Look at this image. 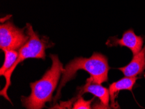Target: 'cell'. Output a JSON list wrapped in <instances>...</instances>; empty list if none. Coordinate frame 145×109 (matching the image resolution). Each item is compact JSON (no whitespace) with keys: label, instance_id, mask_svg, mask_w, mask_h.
Here are the masks:
<instances>
[{"label":"cell","instance_id":"1","mask_svg":"<svg viewBox=\"0 0 145 109\" xmlns=\"http://www.w3.org/2000/svg\"><path fill=\"white\" fill-rule=\"evenodd\" d=\"M51 68L46 71L42 79L30 83L31 93L28 97H22L21 101L24 107L28 109H41L46 102H50L52 95L57 85L64 67L57 55L52 54Z\"/></svg>","mask_w":145,"mask_h":109},{"label":"cell","instance_id":"2","mask_svg":"<svg viewBox=\"0 0 145 109\" xmlns=\"http://www.w3.org/2000/svg\"><path fill=\"white\" fill-rule=\"evenodd\" d=\"M79 70H84L89 73L93 79V83L102 84L108 81L109 66L105 55L100 53L94 52L89 58L76 57L70 61L63 71L62 79L55 101L60 96L61 89L68 82L75 78L77 71Z\"/></svg>","mask_w":145,"mask_h":109},{"label":"cell","instance_id":"3","mask_svg":"<svg viewBox=\"0 0 145 109\" xmlns=\"http://www.w3.org/2000/svg\"><path fill=\"white\" fill-rule=\"evenodd\" d=\"M26 30H27V33L29 35V38L28 41L19 49L18 57L14 65L3 75L6 79V84L3 90H1L0 94L10 102L11 101L8 98L7 90L11 84L10 78H11L12 73L16 69V66L25 59L39 58L44 59L46 57L45 50L47 48V44H46L45 41L40 39L38 35L33 30L32 26L30 24H27Z\"/></svg>","mask_w":145,"mask_h":109},{"label":"cell","instance_id":"4","mask_svg":"<svg viewBox=\"0 0 145 109\" xmlns=\"http://www.w3.org/2000/svg\"><path fill=\"white\" fill-rule=\"evenodd\" d=\"M29 38L22 29L16 28L8 22L0 26V48L2 50L20 49Z\"/></svg>","mask_w":145,"mask_h":109},{"label":"cell","instance_id":"5","mask_svg":"<svg viewBox=\"0 0 145 109\" xmlns=\"http://www.w3.org/2000/svg\"><path fill=\"white\" fill-rule=\"evenodd\" d=\"M111 44L112 46H126L132 52L133 55H135L142 49L143 39L136 35L132 30H129L123 33L121 39L114 38Z\"/></svg>","mask_w":145,"mask_h":109},{"label":"cell","instance_id":"6","mask_svg":"<svg viewBox=\"0 0 145 109\" xmlns=\"http://www.w3.org/2000/svg\"><path fill=\"white\" fill-rule=\"evenodd\" d=\"M125 77H137L143 73L145 69V46L137 54L133 55V59L126 66L118 68Z\"/></svg>","mask_w":145,"mask_h":109},{"label":"cell","instance_id":"7","mask_svg":"<svg viewBox=\"0 0 145 109\" xmlns=\"http://www.w3.org/2000/svg\"><path fill=\"white\" fill-rule=\"evenodd\" d=\"M81 92L92 93L100 100L102 106H104V108L109 106V99H110L109 90L101 85L100 84L93 83L92 77H90L87 80L85 85L81 88Z\"/></svg>","mask_w":145,"mask_h":109},{"label":"cell","instance_id":"8","mask_svg":"<svg viewBox=\"0 0 145 109\" xmlns=\"http://www.w3.org/2000/svg\"><path fill=\"white\" fill-rule=\"evenodd\" d=\"M139 78L137 77H125L119 81L113 82L109 85V90L112 105L113 106V104H115V99L120 91L125 90H129L131 92L132 91L133 86L135 85L136 81Z\"/></svg>","mask_w":145,"mask_h":109},{"label":"cell","instance_id":"9","mask_svg":"<svg viewBox=\"0 0 145 109\" xmlns=\"http://www.w3.org/2000/svg\"><path fill=\"white\" fill-rule=\"evenodd\" d=\"M3 52L5 53V60L3 65L0 69L1 76H3L7 71L12 67L18 57V53L15 50H3Z\"/></svg>","mask_w":145,"mask_h":109},{"label":"cell","instance_id":"10","mask_svg":"<svg viewBox=\"0 0 145 109\" xmlns=\"http://www.w3.org/2000/svg\"><path fill=\"white\" fill-rule=\"evenodd\" d=\"M94 99L90 100V101H85L83 97H80L75 103L74 104V109H90L91 108V104Z\"/></svg>","mask_w":145,"mask_h":109}]
</instances>
